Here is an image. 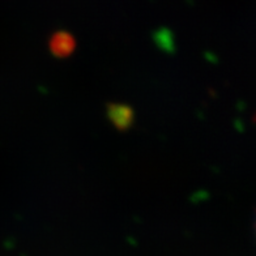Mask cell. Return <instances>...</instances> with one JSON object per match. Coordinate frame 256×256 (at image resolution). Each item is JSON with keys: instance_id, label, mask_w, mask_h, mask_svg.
I'll return each instance as SVG.
<instances>
[{"instance_id": "obj_1", "label": "cell", "mask_w": 256, "mask_h": 256, "mask_svg": "<svg viewBox=\"0 0 256 256\" xmlns=\"http://www.w3.org/2000/svg\"><path fill=\"white\" fill-rule=\"evenodd\" d=\"M76 48L74 38L67 32H58L50 40L51 52L58 58H66L71 55Z\"/></svg>"}, {"instance_id": "obj_2", "label": "cell", "mask_w": 256, "mask_h": 256, "mask_svg": "<svg viewBox=\"0 0 256 256\" xmlns=\"http://www.w3.org/2000/svg\"><path fill=\"white\" fill-rule=\"evenodd\" d=\"M108 116L114 123V126L119 130H124L128 126L131 124L132 122V112L131 108L123 104H112L108 108Z\"/></svg>"}]
</instances>
